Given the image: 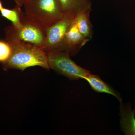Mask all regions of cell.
I'll return each instance as SVG.
<instances>
[{
    "label": "cell",
    "mask_w": 135,
    "mask_h": 135,
    "mask_svg": "<svg viewBox=\"0 0 135 135\" xmlns=\"http://www.w3.org/2000/svg\"><path fill=\"white\" fill-rule=\"evenodd\" d=\"M50 68L71 80L84 79L90 73L77 65L70 58V56L64 51H57L47 54Z\"/></svg>",
    "instance_id": "cell-4"
},
{
    "label": "cell",
    "mask_w": 135,
    "mask_h": 135,
    "mask_svg": "<svg viewBox=\"0 0 135 135\" xmlns=\"http://www.w3.org/2000/svg\"><path fill=\"white\" fill-rule=\"evenodd\" d=\"M120 124L122 132L126 135H135V107L130 103H120Z\"/></svg>",
    "instance_id": "cell-7"
},
{
    "label": "cell",
    "mask_w": 135,
    "mask_h": 135,
    "mask_svg": "<svg viewBox=\"0 0 135 135\" xmlns=\"http://www.w3.org/2000/svg\"><path fill=\"white\" fill-rule=\"evenodd\" d=\"M64 13H76L80 11L92 9L91 0H58Z\"/></svg>",
    "instance_id": "cell-10"
},
{
    "label": "cell",
    "mask_w": 135,
    "mask_h": 135,
    "mask_svg": "<svg viewBox=\"0 0 135 135\" xmlns=\"http://www.w3.org/2000/svg\"><path fill=\"white\" fill-rule=\"evenodd\" d=\"M89 41L80 32L74 18L66 34L62 51H66L70 56L75 55Z\"/></svg>",
    "instance_id": "cell-6"
},
{
    "label": "cell",
    "mask_w": 135,
    "mask_h": 135,
    "mask_svg": "<svg viewBox=\"0 0 135 135\" xmlns=\"http://www.w3.org/2000/svg\"><path fill=\"white\" fill-rule=\"evenodd\" d=\"M23 6L27 18L45 30L64 14L58 0H26Z\"/></svg>",
    "instance_id": "cell-2"
},
{
    "label": "cell",
    "mask_w": 135,
    "mask_h": 135,
    "mask_svg": "<svg viewBox=\"0 0 135 135\" xmlns=\"http://www.w3.org/2000/svg\"><path fill=\"white\" fill-rule=\"evenodd\" d=\"M17 6L22 7V6H23L26 0H14Z\"/></svg>",
    "instance_id": "cell-13"
},
{
    "label": "cell",
    "mask_w": 135,
    "mask_h": 135,
    "mask_svg": "<svg viewBox=\"0 0 135 135\" xmlns=\"http://www.w3.org/2000/svg\"><path fill=\"white\" fill-rule=\"evenodd\" d=\"M3 7V4L2 2L0 1V10Z\"/></svg>",
    "instance_id": "cell-14"
},
{
    "label": "cell",
    "mask_w": 135,
    "mask_h": 135,
    "mask_svg": "<svg viewBox=\"0 0 135 135\" xmlns=\"http://www.w3.org/2000/svg\"><path fill=\"white\" fill-rule=\"evenodd\" d=\"M21 8L16 5V7L12 9L3 7L0 10L2 16L12 22V25L16 29H19L22 26Z\"/></svg>",
    "instance_id": "cell-11"
},
{
    "label": "cell",
    "mask_w": 135,
    "mask_h": 135,
    "mask_svg": "<svg viewBox=\"0 0 135 135\" xmlns=\"http://www.w3.org/2000/svg\"><path fill=\"white\" fill-rule=\"evenodd\" d=\"M92 9L82 10L75 15V20L80 32L89 40L93 36V26L90 19V14Z\"/></svg>",
    "instance_id": "cell-8"
},
{
    "label": "cell",
    "mask_w": 135,
    "mask_h": 135,
    "mask_svg": "<svg viewBox=\"0 0 135 135\" xmlns=\"http://www.w3.org/2000/svg\"><path fill=\"white\" fill-rule=\"evenodd\" d=\"M84 79L88 82L94 91L99 93L110 94L116 97L120 103L122 102V98L120 94L106 83L104 82L98 75H93L90 73L84 77Z\"/></svg>",
    "instance_id": "cell-9"
},
{
    "label": "cell",
    "mask_w": 135,
    "mask_h": 135,
    "mask_svg": "<svg viewBox=\"0 0 135 135\" xmlns=\"http://www.w3.org/2000/svg\"><path fill=\"white\" fill-rule=\"evenodd\" d=\"M75 16L73 12H65L61 19L46 29V39L42 47L45 53L63 50L66 34Z\"/></svg>",
    "instance_id": "cell-5"
},
{
    "label": "cell",
    "mask_w": 135,
    "mask_h": 135,
    "mask_svg": "<svg viewBox=\"0 0 135 135\" xmlns=\"http://www.w3.org/2000/svg\"><path fill=\"white\" fill-rule=\"evenodd\" d=\"M12 49L10 57L2 64L5 71L16 69L24 71L26 68L39 66L47 70L50 68L47 54L41 47L17 41H7Z\"/></svg>",
    "instance_id": "cell-1"
},
{
    "label": "cell",
    "mask_w": 135,
    "mask_h": 135,
    "mask_svg": "<svg viewBox=\"0 0 135 135\" xmlns=\"http://www.w3.org/2000/svg\"><path fill=\"white\" fill-rule=\"evenodd\" d=\"M21 20L22 23L21 28L16 29L12 25L5 27L6 41H17L42 48L46 39V30L29 20L22 11Z\"/></svg>",
    "instance_id": "cell-3"
},
{
    "label": "cell",
    "mask_w": 135,
    "mask_h": 135,
    "mask_svg": "<svg viewBox=\"0 0 135 135\" xmlns=\"http://www.w3.org/2000/svg\"><path fill=\"white\" fill-rule=\"evenodd\" d=\"M12 49L7 41H0V63L5 62L12 55Z\"/></svg>",
    "instance_id": "cell-12"
}]
</instances>
